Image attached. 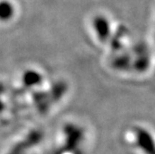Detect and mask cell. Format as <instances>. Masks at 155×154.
Wrapping results in <instances>:
<instances>
[{
	"instance_id": "obj_5",
	"label": "cell",
	"mask_w": 155,
	"mask_h": 154,
	"mask_svg": "<svg viewBox=\"0 0 155 154\" xmlns=\"http://www.w3.org/2000/svg\"><path fill=\"white\" fill-rule=\"evenodd\" d=\"M14 14V8L12 4L7 0L0 1V21H8Z\"/></svg>"
},
{
	"instance_id": "obj_6",
	"label": "cell",
	"mask_w": 155,
	"mask_h": 154,
	"mask_svg": "<svg viewBox=\"0 0 155 154\" xmlns=\"http://www.w3.org/2000/svg\"><path fill=\"white\" fill-rule=\"evenodd\" d=\"M23 83L27 87H33L39 85L42 82V76L35 71H27L23 74Z\"/></svg>"
},
{
	"instance_id": "obj_8",
	"label": "cell",
	"mask_w": 155,
	"mask_h": 154,
	"mask_svg": "<svg viewBox=\"0 0 155 154\" xmlns=\"http://www.w3.org/2000/svg\"><path fill=\"white\" fill-rule=\"evenodd\" d=\"M129 58L126 57V56H122V57H120L119 59H117L114 62V65H116L118 68L120 69H123L124 67H126L128 65L129 63Z\"/></svg>"
},
{
	"instance_id": "obj_3",
	"label": "cell",
	"mask_w": 155,
	"mask_h": 154,
	"mask_svg": "<svg viewBox=\"0 0 155 154\" xmlns=\"http://www.w3.org/2000/svg\"><path fill=\"white\" fill-rule=\"evenodd\" d=\"M43 137V133L39 130H35L33 131L28 137H26V139L22 140L21 142H20L19 144H17L15 147L12 149V150L9 152V154H21V152L26 149H29L30 147L37 144L41 139Z\"/></svg>"
},
{
	"instance_id": "obj_7",
	"label": "cell",
	"mask_w": 155,
	"mask_h": 154,
	"mask_svg": "<svg viewBox=\"0 0 155 154\" xmlns=\"http://www.w3.org/2000/svg\"><path fill=\"white\" fill-rule=\"evenodd\" d=\"M67 90V86L63 82H59L53 87L52 90H51V94H49V96H51L50 100H52V102H56L59 100H61L62 96L64 95V93Z\"/></svg>"
},
{
	"instance_id": "obj_1",
	"label": "cell",
	"mask_w": 155,
	"mask_h": 154,
	"mask_svg": "<svg viewBox=\"0 0 155 154\" xmlns=\"http://www.w3.org/2000/svg\"><path fill=\"white\" fill-rule=\"evenodd\" d=\"M136 140L138 148L145 154H155V141L150 133L142 127L136 128Z\"/></svg>"
},
{
	"instance_id": "obj_2",
	"label": "cell",
	"mask_w": 155,
	"mask_h": 154,
	"mask_svg": "<svg viewBox=\"0 0 155 154\" xmlns=\"http://www.w3.org/2000/svg\"><path fill=\"white\" fill-rule=\"evenodd\" d=\"M65 135H66V144L65 148L69 150H74L78 146V143L81 141L83 133L81 129L73 124L66 125L65 127Z\"/></svg>"
},
{
	"instance_id": "obj_4",
	"label": "cell",
	"mask_w": 155,
	"mask_h": 154,
	"mask_svg": "<svg viewBox=\"0 0 155 154\" xmlns=\"http://www.w3.org/2000/svg\"><path fill=\"white\" fill-rule=\"evenodd\" d=\"M93 26L96 34L101 42H106L110 35V23L108 20L103 16H97L94 18Z\"/></svg>"
}]
</instances>
